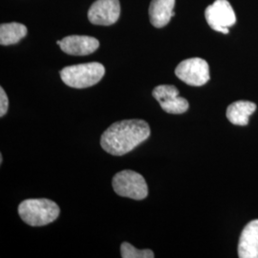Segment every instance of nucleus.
Instances as JSON below:
<instances>
[{
    "mask_svg": "<svg viewBox=\"0 0 258 258\" xmlns=\"http://www.w3.org/2000/svg\"><path fill=\"white\" fill-rule=\"evenodd\" d=\"M150 136L146 120H124L114 122L102 133L101 146L107 153L122 156L132 151Z\"/></svg>",
    "mask_w": 258,
    "mask_h": 258,
    "instance_id": "f257e3e1",
    "label": "nucleus"
},
{
    "mask_svg": "<svg viewBox=\"0 0 258 258\" xmlns=\"http://www.w3.org/2000/svg\"><path fill=\"white\" fill-rule=\"evenodd\" d=\"M19 214L29 226L41 227L55 221L59 207L49 199H27L19 204Z\"/></svg>",
    "mask_w": 258,
    "mask_h": 258,
    "instance_id": "f03ea898",
    "label": "nucleus"
},
{
    "mask_svg": "<svg viewBox=\"0 0 258 258\" xmlns=\"http://www.w3.org/2000/svg\"><path fill=\"white\" fill-rule=\"evenodd\" d=\"M59 74L66 85L82 89L99 83L105 74V68L100 62H89L67 66Z\"/></svg>",
    "mask_w": 258,
    "mask_h": 258,
    "instance_id": "7ed1b4c3",
    "label": "nucleus"
},
{
    "mask_svg": "<svg viewBox=\"0 0 258 258\" xmlns=\"http://www.w3.org/2000/svg\"><path fill=\"white\" fill-rule=\"evenodd\" d=\"M112 185L119 196L134 200H144L148 194V184L145 178L133 170H122L114 176Z\"/></svg>",
    "mask_w": 258,
    "mask_h": 258,
    "instance_id": "20e7f679",
    "label": "nucleus"
},
{
    "mask_svg": "<svg viewBox=\"0 0 258 258\" xmlns=\"http://www.w3.org/2000/svg\"><path fill=\"white\" fill-rule=\"evenodd\" d=\"M205 18L210 27L226 35L236 22L235 13L228 0H215L205 11Z\"/></svg>",
    "mask_w": 258,
    "mask_h": 258,
    "instance_id": "39448f33",
    "label": "nucleus"
},
{
    "mask_svg": "<svg viewBox=\"0 0 258 258\" xmlns=\"http://www.w3.org/2000/svg\"><path fill=\"white\" fill-rule=\"evenodd\" d=\"M175 75L184 83L191 86H202L210 81V67L200 57L184 59L176 67Z\"/></svg>",
    "mask_w": 258,
    "mask_h": 258,
    "instance_id": "423d86ee",
    "label": "nucleus"
},
{
    "mask_svg": "<svg viewBox=\"0 0 258 258\" xmlns=\"http://www.w3.org/2000/svg\"><path fill=\"white\" fill-rule=\"evenodd\" d=\"M152 95L166 113L183 114L189 107L188 102L179 96V90L173 85H159L154 88Z\"/></svg>",
    "mask_w": 258,
    "mask_h": 258,
    "instance_id": "0eeeda50",
    "label": "nucleus"
},
{
    "mask_svg": "<svg viewBox=\"0 0 258 258\" xmlns=\"http://www.w3.org/2000/svg\"><path fill=\"white\" fill-rule=\"evenodd\" d=\"M119 0H96L88 11V19L95 25L109 26L120 18Z\"/></svg>",
    "mask_w": 258,
    "mask_h": 258,
    "instance_id": "6e6552de",
    "label": "nucleus"
},
{
    "mask_svg": "<svg viewBox=\"0 0 258 258\" xmlns=\"http://www.w3.org/2000/svg\"><path fill=\"white\" fill-rule=\"evenodd\" d=\"M65 54L71 55H87L94 53L100 42L97 38L88 36H69L56 41Z\"/></svg>",
    "mask_w": 258,
    "mask_h": 258,
    "instance_id": "1a4fd4ad",
    "label": "nucleus"
},
{
    "mask_svg": "<svg viewBox=\"0 0 258 258\" xmlns=\"http://www.w3.org/2000/svg\"><path fill=\"white\" fill-rule=\"evenodd\" d=\"M240 258H258V219L249 222L242 231L238 244Z\"/></svg>",
    "mask_w": 258,
    "mask_h": 258,
    "instance_id": "9d476101",
    "label": "nucleus"
},
{
    "mask_svg": "<svg viewBox=\"0 0 258 258\" xmlns=\"http://www.w3.org/2000/svg\"><path fill=\"white\" fill-rule=\"evenodd\" d=\"M175 0H152L148 14L151 24L156 28H163L174 17Z\"/></svg>",
    "mask_w": 258,
    "mask_h": 258,
    "instance_id": "9b49d317",
    "label": "nucleus"
},
{
    "mask_svg": "<svg viewBox=\"0 0 258 258\" xmlns=\"http://www.w3.org/2000/svg\"><path fill=\"white\" fill-rule=\"evenodd\" d=\"M256 110V104L248 101L233 102L227 108V118L235 125H247L249 116Z\"/></svg>",
    "mask_w": 258,
    "mask_h": 258,
    "instance_id": "f8f14e48",
    "label": "nucleus"
},
{
    "mask_svg": "<svg viewBox=\"0 0 258 258\" xmlns=\"http://www.w3.org/2000/svg\"><path fill=\"white\" fill-rule=\"evenodd\" d=\"M27 27L21 23H3L0 26V44L7 46L19 42L27 36Z\"/></svg>",
    "mask_w": 258,
    "mask_h": 258,
    "instance_id": "ddd939ff",
    "label": "nucleus"
},
{
    "mask_svg": "<svg viewBox=\"0 0 258 258\" xmlns=\"http://www.w3.org/2000/svg\"><path fill=\"white\" fill-rule=\"evenodd\" d=\"M120 253L122 258H153L154 252L151 249H138L128 242H123L120 246Z\"/></svg>",
    "mask_w": 258,
    "mask_h": 258,
    "instance_id": "4468645a",
    "label": "nucleus"
},
{
    "mask_svg": "<svg viewBox=\"0 0 258 258\" xmlns=\"http://www.w3.org/2000/svg\"><path fill=\"white\" fill-rule=\"evenodd\" d=\"M9 107V100L8 97L6 95V92L4 91V89L1 87L0 88V117H3Z\"/></svg>",
    "mask_w": 258,
    "mask_h": 258,
    "instance_id": "2eb2a0df",
    "label": "nucleus"
}]
</instances>
